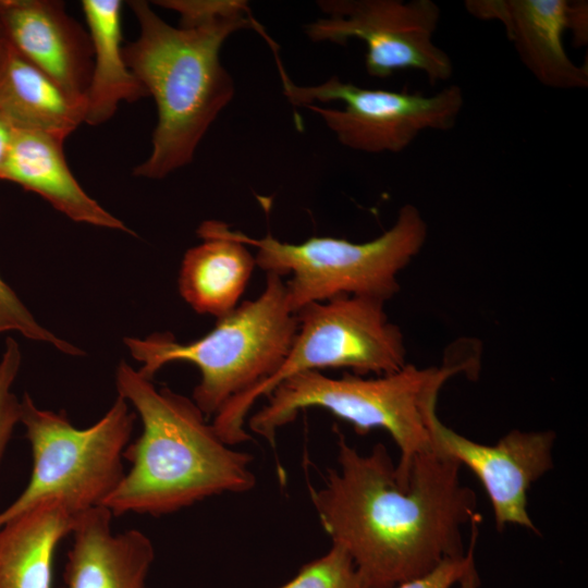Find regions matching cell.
<instances>
[{
    "label": "cell",
    "mask_w": 588,
    "mask_h": 588,
    "mask_svg": "<svg viewBox=\"0 0 588 588\" xmlns=\"http://www.w3.org/2000/svg\"><path fill=\"white\" fill-rule=\"evenodd\" d=\"M338 465L309 497L332 543L351 555L359 588H393L465 554L462 526L478 514L461 464L432 448L412 463L406 487L382 443L363 455L339 432Z\"/></svg>",
    "instance_id": "1"
},
{
    "label": "cell",
    "mask_w": 588,
    "mask_h": 588,
    "mask_svg": "<svg viewBox=\"0 0 588 588\" xmlns=\"http://www.w3.org/2000/svg\"><path fill=\"white\" fill-rule=\"evenodd\" d=\"M115 385L143 429L123 452L128 471L102 504L113 516L171 514L213 495L254 488L253 456L223 442L192 399L156 388L124 362L118 365Z\"/></svg>",
    "instance_id": "2"
},
{
    "label": "cell",
    "mask_w": 588,
    "mask_h": 588,
    "mask_svg": "<svg viewBox=\"0 0 588 588\" xmlns=\"http://www.w3.org/2000/svg\"><path fill=\"white\" fill-rule=\"evenodd\" d=\"M128 5L139 35L123 47L124 57L154 97L158 113L151 151L133 174L160 180L192 162L208 128L234 96V81L220 61L225 40L242 29L257 32L269 45L273 40L252 14L174 27L147 1Z\"/></svg>",
    "instance_id": "3"
},
{
    "label": "cell",
    "mask_w": 588,
    "mask_h": 588,
    "mask_svg": "<svg viewBox=\"0 0 588 588\" xmlns=\"http://www.w3.org/2000/svg\"><path fill=\"white\" fill-rule=\"evenodd\" d=\"M469 360L401 369L373 378L344 373L332 378L309 370L289 377L267 396L268 402L248 419L250 431L271 444L277 432L298 413L317 407L350 422L359 434L376 428L390 433L400 450L395 465L399 481L407 486L413 460L433 448L430 421L438 395L452 377L468 371Z\"/></svg>",
    "instance_id": "4"
},
{
    "label": "cell",
    "mask_w": 588,
    "mask_h": 588,
    "mask_svg": "<svg viewBox=\"0 0 588 588\" xmlns=\"http://www.w3.org/2000/svg\"><path fill=\"white\" fill-rule=\"evenodd\" d=\"M297 330V316L287 304L282 277L266 273L264 291L217 318L204 336L177 342L169 332L145 339L125 338L138 372L148 379L175 362L195 365L200 381L193 401L208 418L231 399L269 379L284 360Z\"/></svg>",
    "instance_id": "5"
},
{
    "label": "cell",
    "mask_w": 588,
    "mask_h": 588,
    "mask_svg": "<svg viewBox=\"0 0 588 588\" xmlns=\"http://www.w3.org/2000/svg\"><path fill=\"white\" fill-rule=\"evenodd\" d=\"M229 234L256 248V266L284 281L290 309L340 296H367L387 303L400 290L397 277L424 247L428 224L419 209L404 205L393 225L363 243L314 236L282 242L268 232L260 238L229 228Z\"/></svg>",
    "instance_id": "6"
},
{
    "label": "cell",
    "mask_w": 588,
    "mask_h": 588,
    "mask_svg": "<svg viewBox=\"0 0 588 588\" xmlns=\"http://www.w3.org/2000/svg\"><path fill=\"white\" fill-rule=\"evenodd\" d=\"M384 305L373 297L340 296L298 310L297 330L284 360L269 379L221 407L212 421L218 436L231 446L250 440L245 429L250 408L293 375L343 368L358 376H382L404 367V335L390 321Z\"/></svg>",
    "instance_id": "7"
},
{
    "label": "cell",
    "mask_w": 588,
    "mask_h": 588,
    "mask_svg": "<svg viewBox=\"0 0 588 588\" xmlns=\"http://www.w3.org/2000/svg\"><path fill=\"white\" fill-rule=\"evenodd\" d=\"M134 420L130 404L118 395L96 424L79 429L63 413L38 408L25 393L20 422L32 451V474L22 493L0 512V526L49 500L77 515L102 505L125 474L123 452Z\"/></svg>",
    "instance_id": "8"
},
{
    "label": "cell",
    "mask_w": 588,
    "mask_h": 588,
    "mask_svg": "<svg viewBox=\"0 0 588 588\" xmlns=\"http://www.w3.org/2000/svg\"><path fill=\"white\" fill-rule=\"evenodd\" d=\"M275 60L287 100L317 113L343 146L363 152H401L424 131L453 128L464 107L463 90L453 84L430 96L363 88L336 75L301 86Z\"/></svg>",
    "instance_id": "9"
},
{
    "label": "cell",
    "mask_w": 588,
    "mask_h": 588,
    "mask_svg": "<svg viewBox=\"0 0 588 588\" xmlns=\"http://www.w3.org/2000/svg\"><path fill=\"white\" fill-rule=\"evenodd\" d=\"M327 15L304 26L314 42L346 45L365 42V68L372 77L384 78L401 70H416L430 84L453 75L450 56L433 36L440 9L431 0H320Z\"/></svg>",
    "instance_id": "10"
},
{
    "label": "cell",
    "mask_w": 588,
    "mask_h": 588,
    "mask_svg": "<svg viewBox=\"0 0 588 588\" xmlns=\"http://www.w3.org/2000/svg\"><path fill=\"white\" fill-rule=\"evenodd\" d=\"M430 433L433 448L478 477L490 499L499 531L514 524L539 534L527 512V491L553 467V431L512 430L495 444L487 445L450 429L436 413Z\"/></svg>",
    "instance_id": "11"
},
{
    "label": "cell",
    "mask_w": 588,
    "mask_h": 588,
    "mask_svg": "<svg viewBox=\"0 0 588 588\" xmlns=\"http://www.w3.org/2000/svg\"><path fill=\"white\" fill-rule=\"evenodd\" d=\"M0 24L10 46L72 97L84 99L93 47L58 0H0Z\"/></svg>",
    "instance_id": "12"
},
{
    "label": "cell",
    "mask_w": 588,
    "mask_h": 588,
    "mask_svg": "<svg viewBox=\"0 0 588 588\" xmlns=\"http://www.w3.org/2000/svg\"><path fill=\"white\" fill-rule=\"evenodd\" d=\"M469 14L495 20L534 77L555 89L588 87V66L572 61L563 45L567 0H468Z\"/></svg>",
    "instance_id": "13"
},
{
    "label": "cell",
    "mask_w": 588,
    "mask_h": 588,
    "mask_svg": "<svg viewBox=\"0 0 588 588\" xmlns=\"http://www.w3.org/2000/svg\"><path fill=\"white\" fill-rule=\"evenodd\" d=\"M103 505L77 515L61 588H148L151 540L138 529L113 532Z\"/></svg>",
    "instance_id": "14"
},
{
    "label": "cell",
    "mask_w": 588,
    "mask_h": 588,
    "mask_svg": "<svg viewBox=\"0 0 588 588\" xmlns=\"http://www.w3.org/2000/svg\"><path fill=\"white\" fill-rule=\"evenodd\" d=\"M64 139L30 130L15 128L0 180L36 193L71 220L135 234L107 211L79 185L63 152Z\"/></svg>",
    "instance_id": "15"
},
{
    "label": "cell",
    "mask_w": 588,
    "mask_h": 588,
    "mask_svg": "<svg viewBox=\"0 0 588 588\" xmlns=\"http://www.w3.org/2000/svg\"><path fill=\"white\" fill-rule=\"evenodd\" d=\"M229 225L204 221L197 229L201 242L187 249L179 272L183 299L198 314L220 318L238 304L256 267L249 246L229 234Z\"/></svg>",
    "instance_id": "16"
},
{
    "label": "cell",
    "mask_w": 588,
    "mask_h": 588,
    "mask_svg": "<svg viewBox=\"0 0 588 588\" xmlns=\"http://www.w3.org/2000/svg\"><path fill=\"white\" fill-rule=\"evenodd\" d=\"M77 514L58 500L41 502L0 526V588H51L56 549Z\"/></svg>",
    "instance_id": "17"
},
{
    "label": "cell",
    "mask_w": 588,
    "mask_h": 588,
    "mask_svg": "<svg viewBox=\"0 0 588 588\" xmlns=\"http://www.w3.org/2000/svg\"><path fill=\"white\" fill-rule=\"evenodd\" d=\"M81 5L93 47L84 123L95 126L110 120L121 102L137 101L148 93L124 57L122 1L83 0Z\"/></svg>",
    "instance_id": "18"
},
{
    "label": "cell",
    "mask_w": 588,
    "mask_h": 588,
    "mask_svg": "<svg viewBox=\"0 0 588 588\" xmlns=\"http://www.w3.org/2000/svg\"><path fill=\"white\" fill-rule=\"evenodd\" d=\"M0 110L15 128L65 139L84 123L86 102L69 95L9 44L0 65Z\"/></svg>",
    "instance_id": "19"
},
{
    "label": "cell",
    "mask_w": 588,
    "mask_h": 588,
    "mask_svg": "<svg viewBox=\"0 0 588 588\" xmlns=\"http://www.w3.org/2000/svg\"><path fill=\"white\" fill-rule=\"evenodd\" d=\"M279 588H359L354 562L340 544L303 565L296 576Z\"/></svg>",
    "instance_id": "20"
},
{
    "label": "cell",
    "mask_w": 588,
    "mask_h": 588,
    "mask_svg": "<svg viewBox=\"0 0 588 588\" xmlns=\"http://www.w3.org/2000/svg\"><path fill=\"white\" fill-rule=\"evenodd\" d=\"M9 331H16L29 340L50 343L64 354L83 355L82 350L39 324L0 275V333Z\"/></svg>",
    "instance_id": "21"
},
{
    "label": "cell",
    "mask_w": 588,
    "mask_h": 588,
    "mask_svg": "<svg viewBox=\"0 0 588 588\" xmlns=\"http://www.w3.org/2000/svg\"><path fill=\"white\" fill-rule=\"evenodd\" d=\"M4 345L0 359V463L21 414V400L12 392V385L21 367L22 353L13 338H8Z\"/></svg>",
    "instance_id": "22"
},
{
    "label": "cell",
    "mask_w": 588,
    "mask_h": 588,
    "mask_svg": "<svg viewBox=\"0 0 588 588\" xmlns=\"http://www.w3.org/2000/svg\"><path fill=\"white\" fill-rule=\"evenodd\" d=\"M154 3L177 12L181 27L252 14L248 3L242 0H158Z\"/></svg>",
    "instance_id": "23"
},
{
    "label": "cell",
    "mask_w": 588,
    "mask_h": 588,
    "mask_svg": "<svg viewBox=\"0 0 588 588\" xmlns=\"http://www.w3.org/2000/svg\"><path fill=\"white\" fill-rule=\"evenodd\" d=\"M467 560V551L461 558H446L428 573L393 588H452L463 575Z\"/></svg>",
    "instance_id": "24"
},
{
    "label": "cell",
    "mask_w": 588,
    "mask_h": 588,
    "mask_svg": "<svg viewBox=\"0 0 588 588\" xmlns=\"http://www.w3.org/2000/svg\"><path fill=\"white\" fill-rule=\"evenodd\" d=\"M567 29L572 30L578 46L588 39V4L587 1H568Z\"/></svg>",
    "instance_id": "25"
},
{
    "label": "cell",
    "mask_w": 588,
    "mask_h": 588,
    "mask_svg": "<svg viewBox=\"0 0 588 588\" xmlns=\"http://www.w3.org/2000/svg\"><path fill=\"white\" fill-rule=\"evenodd\" d=\"M480 522H481L480 514L475 516L473 520L470 522L471 535H470V543L467 549L468 560H467L465 571L463 575L461 576L460 580L457 581L458 588H479L480 586V578L476 569L475 556H474L475 547H476L477 538L479 535Z\"/></svg>",
    "instance_id": "26"
},
{
    "label": "cell",
    "mask_w": 588,
    "mask_h": 588,
    "mask_svg": "<svg viewBox=\"0 0 588 588\" xmlns=\"http://www.w3.org/2000/svg\"><path fill=\"white\" fill-rule=\"evenodd\" d=\"M15 127L0 110V179L11 150Z\"/></svg>",
    "instance_id": "27"
},
{
    "label": "cell",
    "mask_w": 588,
    "mask_h": 588,
    "mask_svg": "<svg viewBox=\"0 0 588 588\" xmlns=\"http://www.w3.org/2000/svg\"><path fill=\"white\" fill-rule=\"evenodd\" d=\"M9 49V41L0 24V65L2 64Z\"/></svg>",
    "instance_id": "28"
}]
</instances>
